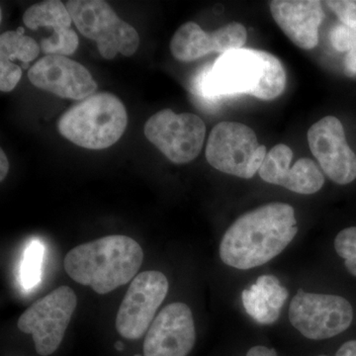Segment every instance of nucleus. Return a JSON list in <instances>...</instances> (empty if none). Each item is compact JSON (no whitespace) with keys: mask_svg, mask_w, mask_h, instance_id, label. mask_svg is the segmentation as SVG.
<instances>
[{"mask_svg":"<svg viewBox=\"0 0 356 356\" xmlns=\"http://www.w3.org/2000/svg\"><path fill=\"white\" fill-rule=\"evenodd\" d=\"M336 356H356V341H348L337 350Z\"/></svg>","mask_w":356,"mask_h":356,"instance_id":"obj_29","label":"nucleus"},{"mask_svg":"<svg viewBox=\"0 0 356 356\" xmlns=\"http://www.w3.org/2000/svg\"><path fill=\"white\" fill-rule=\"evenodd\" d=\"M23 22L31 30L49 27L55 31L70 28L72 19L65 4L58 0H48L29 7L23 15Z\"/></svg>","mask_w":356,"mask_h":356,"instance_id":"obj_18","label":"nucleus"},{"mask_svg":"<svg viewBox=\"0 0 356 356\" xmlns=\"http://www.w3.org/2000/svg\"><path fill=\"white\" fill-rule=\"evenodd\" d=\"M65 6L77 30L96 42L100 55L106 60L117 54L131 57L139 48L140 37L135 28L119 18L107 2L70 0Z\"/></svg>","mask_w":356,"mask_h":356,"instance_id":"obj_5","label":"nucleus"},{"mask_svg":"<svg viewBox=\"0 0 356 356\" xmlns=\"http://www.w3.org/2000/svg\"><path fill=\"white\" fill-rule=\"evenodd\" d=\"M44 248L38 241L30 243L26 250L20 270L21 284L25 289H32L41 280Z\"/></svg>","mask_w":356,"mask_h":356,"instance_id":"obj_20","label":"nucleus"},{"mask_svg":"<svg viewBox=\"0 0 356 356\" xmlns=\"http://www.w3.org/2000/svg\"><path fill=\"white\" fill-rule=\"evenodd\" d=\"M247 30L238 22H231L213 32H205L197 23L180 26L170 41L173 57L189 63L211 53L226 54L242 49L247 42Z\"/></svg>","mask_w":356,"mask_h":356,"instance_id":"obj_14","label":"nucleus"},{"mask_svg":"<svg viewBox=\"0 0 356 356\" xmlns=\"http://www.w3.org/2000/svg\"><path fill=\"white\" fill-rule=\"evenodd\" d=\"M76 304L74 290L60 286L28 308L18 320V329L32 334L40 355H50L62 343Z\"/></svg>","mask_w":356,"mask_h":356,"instance_id":"obj_7","label":"nucleus"},{"mask_svg":"<svg viewBox=\"0 0 356 356\" xmlns=\"http://www.w3.org/2000/svg\"><path fill=\"white\" fill-rule=\"evenodd\" d=\"M210 67L211 64L204 65L191 81L192 95L201 104L207 106L208 108L218 106L220 102H222V98L215 95L214 91L211 88L209 83Z\"/></svg>","mask_w":356,"mask_h":356,"instance_id":"obj_22","label":"nucleus"},{"mask_svg":"<svg viewBox=\"0 0 356 356\" xmlns=\"http://www.w3.org/2000/svg\"><path fill=\"white\" fill-rule=\"evenodd\" d=\"M79 43L76 31L72 28H64L55 30L51 37L42 40L40 48L44 55L67 57L76 51Z\"/></svg>","mask_w":356,"mask_h":356,"instance_id":"obj_21","label":"nucleus"},{"mask_svg":"<svg viewBox=\"0 0 356 356\" xmlns=\"http://www.w3.org/2000/svg\"><path fill=\"white\" fill-rule=\"evenodd\" d=\"M320 356H325V355H320Z\"/></svg>","mask_w":356,"mask_h":356,"instance_id":"obj_33","label":"nucleus"},{"mask_svg":"<svg viewBox=\"0 0 356 356\" xmlns=\"http://www.w3.org/2000/svg\"><path fill=\"white\" fill-rule=\"evenodd\" d=\"M350 302L336 295L316 294L300 289L292 299L289 320L307 339H330L348 330L353 322Z\"/></svg>","mask_w":356,"mask_h":356,"instance_id":"obj_8","label":"nucleus"},{"mask_svg":"<svg viewBox=\"0 0 356 356\" xmlns=\"http://www.w3.org/2000/svg\"><path fill=\"white\" fill-rule=\"evenodd\" d=\"M205 134V124L197 115L177 114L168 108L154 114L145 125L147 139L178 165L197 158Z\"/></svg>","mask_w":356,"mask_h":356,"instance_id":"obj_9","label":"nucleus"},{"mask_svg":"<svg viewBox=\"0 0 356 356\" xmlns=\"http://www.w3.org/2000/svg\"><path fill=\"white\" fill-rule=\"evenodd\" d=\"M125 106L112 93L89 96L67 110L58 122V132L77 146L89 149L111 147L125 132Z\"/></svg>","mask_w":356,"mask_h":356,"instance_id":"obj_4","label":"nucleus"},{"mask_svg":"<svg viewBox=\"0 0 356 356\" xmlns=\"http://www.w3.org/2000/svg\"><path fill=\"white\" fill-rule=\"evenodd\" d=\"M309 147L321 168L337 184H350L356 178V154L348 146L341 122L325 116L309 129Z\"/></svg>","mask_w":356,"mask_h":356,"instance_id":"obj_11","label":"nucleus"},{"mask_svg":"<svg viewBox=\"0 0 356 356\" xmlns=\"http://www.w3.org/2000/svg\"><path fill=\"white\" fill-rule=\"evenodd\" d=\"M293 152L286 145L273 147L259 168V177L267 184L280 185L299 194H314L325 184L324 175L310 159L302 158L289 168Z\"/></svg>","mask_w":356,"mask_h":356,"instance_id":"obj_15","label":"nucleus"},{"mask_svg":"<svg viewBox=\"0 0 356 356\" xmlns=\"http://www.w3.org/2000/svg\"><path fill=\"white\" fill-rule=\"evenodd\" d=\"M191 308L184 303L165 307L154 318L144 343L145 356H186L195 343Z\"/></svg>","mask_w":356,"mask_h":356,"instance_id":"obj_12","label":"nucleus"},{"mask_svg":"<svg viewBox=\"0 0 356 356\" xmlns=\"http://www.w3.org/2000/svg\"><path fill=\"white\" fill-rule=\"evenodd\" d=\"M41 48L31 37L25 36L24 30L19 28L17 31H7L0 36V58L20 60L22 64L38 57Z\"/></svg>","mask_w":356,"mask_h":356,"instance_id":"obj_19","label":"nucleus"},{"mask_svg":"<svg viewBox=\"0 0 356 356\" xmlns=\"http://www.w3.org/2000/svg\"><path fill=\"white\" fill-rule=\"evenodd\" d=\"M330 41L337 51L348 53L356 46V32L341 23L330 32Z\"/></svg>","mask_w":356,"mask_h":356,"instance_id":"obj_25","label":"nucleus"},{"mask_svg":"<svg viewBox=\"0 0 356 356\" xmlns=\"http://www.w3.org/2000/svg\"><path fill=\"white\" fill-rule=\"evenodd\" d=\"M22 70L19 65L11 60L0 58V90L2 92L13 91L19 83Z\"/></svg>","mask_w":356,"mask_h":356,"instance_id":"obj_26","label":"nucleus"},{"mask_svg":"<svg viewBox=\"0 0 356 356\" xmlns=\"http://www.w3.org/2000/svg\"><path fill=\"white\" fill-rule=\"evenodd\" d=\"M115 348H116L117 350L121 351L124 350V344L123 343H121V341H117L116 343H115Z\"/></svg>","mask_w":356,"mask_h":356,"instance_id":"obj_31","label":"nucleus"},{"mask_svg":"<svg viewBox=\"0 0 356 356\" xmlns=\"http://www.w3.org/2000/svg\"><path fill=\"white\" fill-rule=\"evenodd\" d=\"M135 356H142V355H135Z\"/></svg>","mask_w":356,"mask_h":356,"instance_id":"obj_32","label":"nucleus"},{"mask_svg":"<svg viewBox=\"0 0 356 356\" xmlns=\"http://www.w3.org/2000/svg\"><path fill=\"white\" fill-rule=\"evenodd\" d=\"M209 83L215 95H248L273 100L286 86V72L275 56L254 49H238L222 54L211 64Z\"/></svg>","mask_w":356,"mask_h":356,"instance_id":"obj_3","label":"nucleus"},{"mask_svg":"<svg viewBox=\"0 0 356 356\" xmlns=\"http://www.w3.org/2000/svg\"><path fill=\"white\" fill-rule=\"evenodd\" d=\"M33 86L67 99L93 95L97 83L83 65L63 56H46L28 72Z\"/></svg>","mask_w":356,"mask_h":356,"instance_id":"obj_13","label":"nucleus"},{"mask_svg":"<svg viewBox=\"0 0 356 356\" xmlns=\"http://www.w3.org/2000/svg\"><path fill=\"white\" fill-rule=\"evenodd\" d=\"M270 13L293 43L304 50H312L318 43V27L324 11L318 0H274Z\"/></svg>","mask_w":356,"mask_h":356,"instance_id":"obj_16","label":"nucleus"},{"mask_svg":"<svg viewBox=\"0 0 356 356\" xmlns=\"http://www.w3.org/2000/svg\"><path fill=\"white\" fill-rule=\"evenodd\" d=\"M334 248L346 268L356 277V227L343 229L334 240Z\"/></svg>","mask_w":356,"mask_h":356,"instance_id":"obj_23","label":"nucleus"},{"mask_svg":"<svg viewBox=\"0 0 356 356\" xmlns=\"http://www.w3.org/2000/svg\"><path fill=\"white\" fill-rule=\"evenodd\" d=\"M266 156V147L245 124L221 122L211 131L206 159L219 172L248 179L259 172Z\"/></svg>","mask_w":356,"mask_h":356,"instance_id":"obj_6","label":"nucleus"},{"mask_svg":"<svg viewBox=\"0 0 356 356\" xmlns=\"http://www.w3.org/2000/svg\"><path fill=\"white\" fill-rule=\"evenodd\" d=\"M286 288L274 275H261L242 293L243 308L261 325L274 324L288 298Z\"/></svg>","mask_w":356,"mask_h":356,"instance_id":"obj_17","label":"nucleus"},{"mask_svg":"<svg viewBox=\"0 0 356 356\" xmlns=\"http://www.w3.org/2000/svg\"><path fill=\"white\" fill-rule=\"evenodd\" d=\"M247 356H277L273 348H268L266 346H257L248 351Z\"/></svg>","mask_w":356,"mask_h":356,"instance_id":"obj_28","label":"nucleus"},{"mask_svg":"<svg viewBox=\"0 0 356 356\" xmlns=\"http://www.w3.org/2000/svg\"><path fill=\"white\" fill-rule=\"evenodd\" d=\"M9 172V161L3 149L0 151V180L3 181Z\"/></svg>","mask_w":356,"mask_h":356,"instance_id":"obj_30","label":"nucleus"},{"mask_svg":"<svg viewBox=\"0 0 356 356\" xmlns=\"http://www.w3.org/2000/svg\"><path fill=\"white\" fill-rule=\"evenodd\" d=\"M294 208L269 203L245 213L222 236L220 257L234 268H254L280 254L297 235Z\"/></svg>","mask_w":356,"mask_h":356,"instance_id":"obj_1","label":"nucleus"},{"mask_svg":"<svg viewBox=\"0 0 356 356\" xmlns=\"http://www.w3.org/2000/svg\"><path fill=\"white\" fill-rule=\"evenodd\" d=\"M168 292V280L159 271H145L134 278L116 317V329L127 339H139L149 331Z\"/></svg>","mask_w":356,"mask_h":356,"instance_id":"obj_10","label":"nucleus"},{"mask_svg":"<svg viewBox=\"0 0 356 356\" xmlns=\"http://www.w3.org/2000/svg\"><path fill=\"white\" fill-rule=\"evenodd\" d=\"M144 261L139 243L123 235L103 236L72 248L65 259L67 275L98 294H107L137 276Z\"/></svg>","mask_w":356,"mask_h":356,"instance_id":"obj_2","label":"nucleus"},{"mask_svg":"<svg viewBox=\"0 0 356 356\" xmlns=\"http://www.w3.org/2000/svg\"><path fill=\"white\" fill-rule=\"evenodd\" d=\"M343 64L346 74L350 76H356V46L346 53Z\"/></svg>","mask_w":356,"mask_h":356,"instance_id":"obj_27","label":"nucleus"},{"mask_svg":"<svg viewBox=\"0 0 356 356\" xmlns=\"http://www.w3.org/2000/svg\"><path fill=\"white\" fill-rule=\"evenodd\" d=\"M325 3L343 25L356 32V2L350 0H330L325 1Z\"/></svg>","mask_w":356,"mask_h":356,"instance_id":"obj_24","label":"nucleus"}]
</instances>
